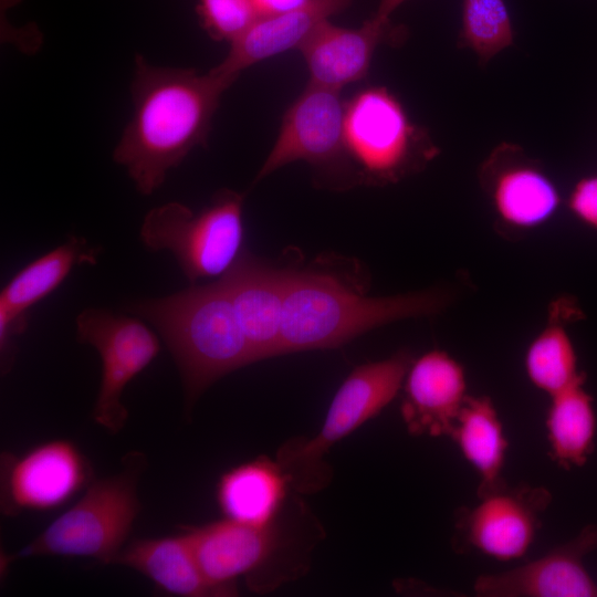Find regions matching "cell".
Wrapping results in <instances>:
<instances>
[{"mask_svg":"<svg viewBox=\"0 0 597 597\" xmlns=\"http://www.w3.org/2000/svg\"><path fill=\"white\" fill-rule=\"evenodd\" d=\"M237 77L214 69L163 67L135 59L134 114L114 149L136 189L148 196L196 147L205 146L220 98Z\"/></svg>","mask_w":597,"mask_h":597,"instance_id":"cell-1","label":"cell"},{"mask_svg":"<svg viewBox=\"0 0 597 597\" xmlns=\"http://www.w3.org/2000/svg\"><path fill=\"white\" fill-rule=\"evenodd\" d=\"M449 296L440 290L367 296L333 266H285L280 353L336 348L376 327L438 314Z\"/></svg>","mask_w":597,"mask_h":597,"instance_id":"cell-2","label":"cell"},{"mask_svg":"<svg viewBox=\"0 0 597 597\" xmlns=\"http://www.w3.org/2000/svg\"><path fill=\"white\" fill-rule=\"evenodd\" d=\"M128 310L160 334L181 376L189 407L214 381L254 363L223 282L134 302Z\"/></svg>","mask_w":597,"mask_h":597,"instance_id":"cell-3","label":"cell"},{"mask_svg":"<svg viewBox=\"0 0 597 597\" xmlns=\"http://www.w3.org/2000/svg\"><path fill=\"white\" fill-rule=\"evenodd\" d=\"M142 462L128 455L126 468L93 480L83 495L39 536L14 554L1 557V569L19 558L65 556L114 564L140 511L137 480Z\"/></svg>","mask_w":597,"mask_h":597,"instance_id":"cell-4","label":"cell"},{"mask_svg":"<svg viewBox=\"0 0 597 597\" xmlns=\"http://www.w3.org/2000/svg\"><path fill=\"white\" fill-rule=\"evenodd\" d=\"M344 132L358 185L396 184L421 171L439 154L428 130L385 86L366 87L346 102Z\"/></svg>","mask_w":597,"mask_h":597,"instance_id":"cell-5","label":"cell"},{"mask_svg":"<svg viewBox=\"0 0 597 597\" xmlns=\"http://www.w3.org/2000/svg\"><path fill=\"white\" fill-rule=\"evenodd\" d=\"M139 235L147 249L171 252L191 284L220 279L244 253L243 195L220 190L199 212L180 202L156 207Z\"/></svg>","mask_w":597,"mask_h":597,"instance_id":"cell-6","label":"cell"},{"mask_svg":"<svg viewBox=\"0 0 597 597\" xmlns=\"http://www.w3.org/2000/svg\"><path fill=\"white\" fill-rule=\"evenodd\" d=\"M345 108L341 91L308 82L285 111L255 181L289 164L304 161L331 188L357 186L345 146Z\"/></svg>","mask_w":597,"mask_h":597,"instance_id":"cell-7","label":"cell"},{"mask_svg":"<svg viewBox=\"0 0 597 597\" xmlns=\"http://www.w3.org/2000/svg\"><path fill=\"white\" fill-rule=\"evenodd\" d=\"M411 362V354L402 349L352 370L336 391L317 436L290 442L279 452L277 461L292 482L297 473L302 474L304 478L298 486L302 489L306 474H310L308 489L316 490L321 485L316 473H323L324 454L395 399Z\"/></svg>","mask_w":597,"mask_h":597,"instance_id":"cell-8","label":"cell"},{"mask_svg":"<svg viewBox=\"0 0 597 597\" xmlns=\"http://www.w3.org/2000/svg\"><path fill=\"white\" fill-rule=\"evenodd\" d=\"M75 323L77 341L93 346L102 363L93 419L111 433H117L128 417L122 402L123 391L156 358L159 339L139 318L106 308H85Z\"/></svg>","mask_w":597,"mask_h":597,"instance_id":"cell-9","label":"cell"},{"mask_svg":"<svg viewBox=\"0 0 597 597\" xmlns=\"http://www.w3.org/2000/svg\"><path fill=\"white\" fill-rule=\"evenodd\" d=\"M551 502L552 493L545 486L506 483L480 496L474 506L457 511L452 547L502 562L519 559L534 543Z\"/></svg>","mask_w":597,"mask_h":597,"instance_id":"cell-10","label":"cell"},{"mask_svg":"<svg viewBox=\"0 0 597 597\" xmlns=\"http://www.w3.org/2000/svg\"><path fill=\"white\" fill-rule=\"evenodd\" d=\"M93 479L88 459L72 441L56 439L21 454H1V512H45L67 503Z\"/></svg>","mask_w":597,"mask_h":597,"instance_id":"cell-11","label":"cell"},{"mask_svg":"<svg viewBox=\"0 0 597 597\" xmlns=\"http://www.w3.org/2000/svg\"><path fill=\"white\" fill-rule=\"evenodd\" d=\"M480 182L499 223L530 231L549 221L562 203L561 192L538 161L514 144L498 145L480 169Z\"/></svg>","mask_w":597,"mask_h":597,"instance_id":"cell-12","label":"cell"},{"mask_svg":"<svg viewBox=\"0 0 597 597\" xmlns=\"http://www.w3.org/2000/svg\"><path fill=\"white\" fill-rule=\"evenodd\" d=\"M597 549V525L519 567L481 575L473 585L481 597H597V583L585 557Z\"/></svg>","mask_w":597,"mask_h":597,"instance_id":"cell-13","label":"cell"},{"mask_svg":"<svg viewBox=\"0 0 597 597\" xmlns=\"http://www.w3.org/2000/svg\"><path fill=\"white\" fill-rule=\"evenodd\" d=\"M406 29L390 18L374 14L358 28H344L331 21L322 24L298 48L308 82L342 91L365 78L380 45H398Z\"/></svg>","mask_w":597,"mask_h":597,"instance_id":"cell-14","label":"cell"},{"mask_svg":"<svg viewBox=\"0 0 597 597\" xmlns=\"http://www.w3.org/2000/svg\"><path fill=\"white\" fill-rule=\"evenodd\" d=\"M402 390L401 417L413 436L449 437L469 396L463 366L441 349L412 359Z\"/></svg>","mask_w":597,"mask_h":597,"instance_id":"cell-15","label":"cell"},{"mask_svg":"<svg viewBox=\"0 0 597 597\" xmlns=\"http://www.w3.org/2000/svg\"><path fill=\"white\" fill-rule=\"evenodd\" d=\"M181 528L205 578L222 597L237 595L235 580L263 566L279 544L275 523L255 526L224 517Z\"/></svg>","mask_w":597,"mask_h":597,"instance_id":"cell-16","label":"cell"},{"mask_svg":"<svg viewBox=\"0 0 597 597\" xmlns=\"http://www.w3.org/2000/svg\"><path fill=\"white\" fill-rule=\"evenodd\" d=\"M285 266L244 252L220 280L233 303L254 363L281 355Z\"/></svg>","mask_w":597,"mask_h":597,"instance_id":"cell-17","label":"cell"},{"mask_svg":"<svg viewBox=\"0 0 597 597\" xmlns=\"http://www.w3.org/2000/svg\"><path fill=\"white\" fill-rule=\"evenodd\" d=\"M354 0H305L285 13L261 17L241 36L230 43L226 57L213 69L230 76L301 44L322 24Z\"/></svg>","mask_w":597,"mask_h":597,"instance_id":"cell-18","label":"cell"},{"mask_svg":"<svg viewBox=\"0 0 597 597\" xmlns=\"http://www.w3.org/2000/svg\"><path fill=\"white\" fill-rule=\"evenodd\" d=\"M101 248L71 235L61 245L28 263L0 293V337L14 339L28 327V311L55 291L81 264H95Z\"/></svg>","mask_w":597,"mask_h":597,"instance_id":"cell-19","label":"cell"},{"mask_svg":"<svg viewBox=\"0 0 597 597\" xmlns=\"http://www.w3.org/2000/svg\"><path fill=\"white\" fill-rule=\"evenodd\" d=\"M292 478L279 461L259 457L226 471L216 498L226 519L266 526L274 523Z\"/></svg>","mask_w":597,"mask_h":597,"instance_id":"cell-20","label":"cell"},{"mask_svg":"<svg viewBox=\"0 0 597 597\" xmlns=\"http://www.w3.org/2000/svg\"><path fill=\"white\" fill-rule=\"evenodd\" d=\"M114 564L135 569L167 595L222 597L205 578L184 532L132 541L123 547Z\"/></svg>","mask_w":597,"mask_h":597,"instance_id":"cell-21","label":"cell"},{"mask_svg":"<svg viewBox=\"0 0 597 597\" xmlns=\"http://www.w3.org/2000/svg\"><path fill=\"white\" fill-rule=\"evenodd\" d=\"M449 438L479 474L478 498L506 484L502 471L509 441L490 397L469 395Z\"/></svg>","mask_w":597,"mask_h":597,"instance_id":"cell-22","label":"cell"},{"mask_svg":"<svg viewBox=\"0 0 597 597\" xmlns=\"http://www.w3.org/2000/svg\"><path fill=\"white\" fill-rule=\"evenodd\" d=\"M545 427L551 459L563 469L585 465L595 449L597 417L585 380L549 397Z\"/></svg>","mask_w":597,"mask_h":597,"instance_id":"cell-23","label":"cell"},{"mask_svg":"<svg viewBox=\"0 0 597 597\" xmlns=\"http://www.w3.org/2000/svg\"><path fill=\"white\" fill-rule=\"evenodd\" d=\"M562 316V303L551 307L547 324L530 343L524 368L528 380L549 397L586 380L578 370V358Z\"/></svg>","mask_w":597,"mask_h":597,"instance_id":"cell-24","label":"cell"},{"mask_svg":"<svg viewBox=\"0 0 597 597\" xmlns=\"http://www.w3.org/2000/svg\"><path fill=\"white\" fill-rule=\"evenodd\" d=\"M514 42L505 0H462L459 44L488 63Z\"/></svg>","mask_w":597,"mask_h":597,"instance_id":"cell-25","label":"cell"},{"mask_svg":"<svg viewBox=\"0 0 597 597\" xmlns=\"http://www.w3.org/2000/svg\"><path fill=\"white\" fill-rule=\"evenodd\" d=\"M197 11L213 40L230 43L260 19L252 0H198Z\"/></svg>","mask_w":597,"mask_h":597,"instance_id":"cell-26","label":"cell"},{"mask_svg":"<svg viewBox=\"0 0 597 597\" xmlns=\"http://www.w3.org/2000/svg\"><path fill=\"white\" fill-rule=\"evenodd\" d=\"M567 206L577 220L597 230V175L586 176L575 184Z\"/></svg>","mask_w":597,"mask_h":597,"instance_id":"cell-27","label":"cell"},{"mask_svg":"<svg viewBox=\"0 0 597 597\" xmlns=\"http://www.w3.org/2000/svg\"><path fill=\"white\" fill-rule=\"evenodd\" d=\"M261 17L285 13L302 4L305 0H252Z\"/></svg>","mask_w":597,"mask_h":597,"instance_id":"cell-28","label":"cell"},{"mask_svg":"<svg viewBox=\"0 0 597 597\" xmlns=\"http://www.w3.org/2000/svg\"><path fill=\"white\" fill-rule=\"evenodd\" d=\"M405 1L407 0H380L375 14L383 18H390L394 11H396Z\"/></svg>","mask_w":597,"mask_h":597,"instance_id":"cell-29","label":"cell"}]
</instances>
